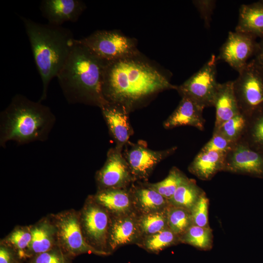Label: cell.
I'll return each mask as SVG.
<instances>
[{"mask_svg": "<svg viewBox=\"0 0 263 263\" xmlns=\"http://www.w3.org/2000/svg\"><path fill=\"white\" fill-rule=\"evenodd\" d=\"M86 8L80 0H42L39 9L48 23L61 26L66 22H76Z\"/></svg>", "mask_w": 263, "mask_h": 263, "instance_id": "cell-15", "label": "cell"}, {"mask_svg": "<svg viewBox=\"0 0 263 263\" xmlns=\"http://www.w3.org/2000/svg\"><path fill=\"white\" fill-rule=\"evenodd\" d=\"M254 58L263 67V38L258 42V50Z\"/></svg>", "mask_w": 263, "mask_h": 263, "instance_id": "cell-38", "label": "cell"}, {"mask_svg": "<svg viewBox=\"0 0 263 263\" xmlns=\"http://www.w3.org/2000/svg\"><path fill=\"white\" fill-rule=\"evenodd\" d=\"M179 243V237L167 227L155 234L142 237L137 244L150 252L158 253Z\"/></svg>", "mask_w": 263, "mask_h": 263, "instance_id": "cell-26", "label": "cell"}, {"mask_svg": "<svg viewBox=\"0 0 263 263\" xmlns=\"http://www.w3.org/2000/svg\"><path fill=\"white\" fill-rule=\"evenodd\" d=\"M170 77L141 55L105 61L102 91L110 103L131 112L136 106L160 92L176 90Z\"/></svg>", "mask_w": 263, "mask_h": 263, "instance_id": "cell-1", "label": "cell"}, {"mask_svg": "<svg viewBox=\"0 0 263 263\" xmlns=\"http://www.w3.org/2000/svg\"><path fill=\"white\" fill-rule=\"evenodd\" d=\"M21 260L12 248L0 243V263H21Z\"/></svg>", "mask_w": 263, "mask_h": 263, "instance_id": "cell-36", "label": "cell"}, {"mask_svg": "<svg viewBox=\"0 0 263 263\" xmlns=\"http://www.w3.org/2000/svg\"><path fill=\"white\" fill-rule=\"evenodd\" d=\"M92 196L112 215H124L134 211L131 192L127 188L97 190Z\"/></svg>", "mask_w": 263, "mask_h": 263, "instance_id": "cell-19", "label": "cell"}, {"mask_svg": "<svg viewBox=\"0 0 263 263\" xmlns=\"http://www.w3.org/2000/svg\"><path fill=\"white\" fill-rule=\"evenodd\" d=\"M42 83L39 100L46 99L49 84L56 77L75 43L73 33L62 26L43 24L21 17Z\"/></svg>", "mask_w": 263, "mask_h": 263, "instance_id": "cell-3", "label": "cell"}, {"mask_svg": "<svg viewBox=\"0 0 263 263\" xmlns=\"http://www.w3.org/2000/svg\"><path fill=\"white\" fill-rule=\"evenodd\" d=\"M180 242L202 250H210L213 245L212 230L210 226L192 225L180 237Z\"/></svg>", "mask_w": 263, "mask_h": 263, "instance_id": "cell-28", "label": "cell"}, {"mask_svg": "<svg viewBox=\"0 0 263 263\" xmlns=\"http://www.w3.org/2000/svg\"><path fill=\"white\" fill-rule=\"evenodd\" d=\"M233 87L242 114L249 117L263 110V67L254 58L239 73Z\"/></svg>", "mask_w": 263, "mask_h": 263, "instance_id": "cell-6", "label": "cell"}, {"mask_svg": "<svg viewBox=\"0 0 263 263\" xmlns=\"http://www.w3.org/2000/svg\"><path fill=\"white\" fill-rule=\"evenodd\" d=\"M105 61L95 56L76 39L56 77L69 103L96 106L109 103L103 94Z\"/></svg>", "mask_w": 263, "mask_h": 263, "instance_id": "cell-2", "label": "cell"}, {"mask_svg": "<svg viewBox=\"0 0 263 263\" xmlns=\"http://www.w3.org/2000/svg\"><path fill=\"white\" fill-rule=\"evenodd\" d=\"M223 171L263 178V153L240 140L226 153Z\"/></svg>", "mask_w": 263, "mask_h": 263, "instance_id": "cell-13", "label": "cell"}, {"mask_svg": "<svg viewBox=\"0 0 263 263\" xmlns=\"http://www.w3.org/2000/svg\"><path fill=\"white\" fill-rule=\"evenodd\" d=\"M188 179L179 169L173 167L163 180L156 183L145 184L169 201L177 188Z\"/></svg>", "mask_w": 263, "mask_h": 263, "instance_id": "cell-29", "label": "cell"}, {"mask_svg": "<svg viewBox=\"0 0 263 263\" xmlns=\"http://www.w3.org/2000/svg\"><path fill=\"white\" fill-rule=\"evenodd\" d=\"M32 238L30 225H17L0 243L12 248L20 259L27 258L26 250Z\"/></svg>", "mask_w": 263, "mask_h": 263, "instance_id": "cell-27", "label": "cell"}, {"mask_svg": "<svg viewBox=\"0 0 263 263\" xmlns=\"http://www.w3.org/2000/svg\"><path fill=\"white\" fill-rule=\"evenodd\" d=\"M204 192L194 180L188 178L177 188L169 202L172 206L183 207L190 211Z\"/></svg>", "mask_w": 263, "mask_h": 263, "instance_id": "cell-24", "label": "cell"}, {"mask_svg": "<svg viewBox=\"0 0 263 263\" xmlns=\"http://www.w3.org/2000/svg\"><path fill=\"white\" fill-rule=\"evenodd\" d=\"M56 118L50 109L17 94L0 114V146L15 141L25 144L48 139Z\"/></svg>", "mask_w": 263, "mask_h": 263, "instance_id": "cell-4", "label": "cell"}, {"mask_svg": "<svg viewBox=\"0 0 263 263\" xmlns=\"http://www.w3.org/2000/svg\"><path fill=\"white\" fill-rule=\"evenodd\" d=\"M56 229L57 245L69 257L91 253L108 255L110 252L98 250L85 241L81 231L79 212L71 209L51 214Z\"/></svg>", "mask_w": 263, "mask_h": 263, "instance_id": "cell-7", "label": "cell"}, {"mask_svg": "<svg viewBox=\"0 0 263 263\" xmlns=\"http://www.w3.org/2000/svg\"><path fill=\"white\" fill-rule=\"evenodd\" d=\"M32 238L26 250L27 258L47 251L57 245L56 229L51 214L30 225Z\"/></svg>", "mask_w": 263, "mask_h": 263, "instance_id": "cell-17", "label": "cell"}, {"mask_svg": "<svg viewBox=\"0 0 263 263\" xmlns=\"http://www.w3.org/2000/svg\"><path fill=\"white\" fill-rule=\"evenodd\" d=\"M258 48V42L255 37L236 31L230 32L217 60L225 62L239 73L245 67L248 60L255 56Z\"/></svg>", "mask_w": 263, "mask_h": 263, "instance_id": "cell-12", "label": "cell"}, {"mask_svg": "<svg viewBox=\"0 0 263 263\" xmlns=\"http://www.w3.org/2000/svg\"><path fill=\"white\" fill-rule=\"evenodd\" d=\"M247 122V117L240 113L214 129L213 133L219 134L227 140L236 143L243 137Z\"/></svg>", "mask_w": 263, "mask_h": 263, "instance_id": "cell-31", "label": "cell"}, {"mask_svg": "<svg viewBox=\"0 0 263 263\" xmlns=\"http://www.w3.org/2000/svg\"><path fill=\"white\" fill-rule=\"evenodd\" d=\"M209 200L204 192L190 210L192 224L209 227L208 209Z\"/></svg>", "mask_w": 263, "mask_h": 263, "instance_id": "cell-33", "label": "cell"}, {"mask_svg": "<svg viewBox=\"0 0 263 263\" xmlns=\"http://www.w3.org/2000/svg\"><path fill=\"white\" fill-rule=\"evenodd\" d=\"M68 257L57 245L47 251L31 257L30 263H69Z\"/></svg>", "mask_w": 263, "mask_h": 263, "instance_id": "cell-34", "label": "cell"}, {"mask_svg": "<svg viewBox=\"0 0 263 263\" xmlns=\"http://www.w3.org/2000/svg\"><path fill=\"white\" fill-rule=\"evenodd\" d=\"M193 3L199 9L202 17L204 19L205 24L209 26L210 18L215 6V2L211 0H197L194 1Z\"/></svg>", "mask_w": 263, "mask_h": 263, "instance_id": "cell-37", "label": "cell"}, {"mask_svg": "<svg viewBox=\"0 0 263 263\" xmlns=\"http://www.w3.org/2000/svg\"><path fill=\"white\" fill-rule=\"evenodd\" d=\"M203 110V108L190 98L183 96L177 107L164 122L163 126L166 129H169L189 126L202 131L205 123Z\"/></svg>", "mask_w": 263, "mask_h": 263, "instance_id": "cell-18", "label": "cell"}, {"mask_svg": "<svg viewBox=\"0 0 263 263\" xmlns=\"http://www.w3.org/2000/svg\"><path fill=\"white\" fill-rule=\"evenodd\" d=\"M130 189L134 210L139 215L163 210L170 206L167 199L145 183L141 185L132 184Z\"/></svg>", "mask_w": 263, "mask_h": 263, "instance_id": "cell-20", "label": "cell"}, {"mask_svg": "<svg viewBox=\"0 0 263 263\" xmlns=\"http://www.w3.org/2000/svg\"><path fill=\"white\" fill-rule=\"evenodd\" d=\"M235 143L232 142L217 133H213L211 139L201 150L215 151L226 153L231 150Z\"/></svg>", "mask_w": 263, "mask_h": 263, "instance_id": "cell-35", "label": "cell"}, {"mask_svg": "<svg viewBox=\"0 0 263 263\" xmlns=\"http://www.w3.org/2000/svg\"><path fill=\"white\" fill-rule=\"evenodd\" d=\"M214 107L216 109L214 129L241 113L235 95L233 81L219 84Z\"/></svg>", "mask_w": 263, "mask_h": 263, "instance_id": "cell-22", "label": "cell"}, {"mask_svg": "<svg viewBox=\"0 0 263 263\" xmlns=\"http://www.w3.org/2000/svg\"><path fill=\"white\" fill-rule=\"evenodd\" d=\"M111 216L109 249L113 250L126 244L138 243L142 236L138 224V214L134 210L124 215Z\"/></svg>", "mask_w": 263, "mask_h": 263, "instance_id": "cell-14", "label": "cell"}, {"mask_svg": "<svg viewBox=\"0 0 263 263\" xmlns=\"http://www.w3.org/2000/svg\"><path fill=\"white\" fill-rule=\"evenodd\" d=\"M79 212V223L86 242L95 249L108 251L109 229L111 222L110 213L89 196Z\"/></svg>", "mask_w": 263, "mask_h": 263, "instance_id": "cell-8", "label": "cell"}, {"mask_svg": "<svg viewBox=\"0 0 263 263\" xmlns=\"http://www.w3.org/2000/svg\"><path fill=\"white\" fill-rule=\"evenodd\" d=\"M125 146L123 155L135 181H146L158 163L177 149L175 146L163 150H154L148 148L143 141L136 143L128 142Z\"/></svg>", "mask_w": 263, "mask_h": 263, "instance_id": "cell-10", "label": "cell"}, {"mask_svg": "<svg viewBox=\"0 0 263 263\" xmlns=\"http://www.w3.org/2000/svg\"><path fill=\"white\" fill-rule=\"evenodd\" d=\"M167 210V208L138 215V224L142 237L155 234L168 227Z\"/></svg>", "mask_w": 263, "mask_h": 263, "instance_id": "cell-30", "label": "cell"}, {"mask_svg": "<svg viewBox=\"0 0 263 263\" xmlns=\"http://www.w3.org/2000/svg\"><path fill=\"white\" fill-rule=\"evenodd\" d=\"M109 130L115 140L116 146L123 150L133 134L130 122V112L124 107L109 103L100 108Z\"/></svg>", "mask_w": 263, "mask_h": 263, "instance_id": "cell-16", "label": "cell"}, {"mask_svg": "<svg viewBox=\"0 0 263 263\" xmlns=\"http://www.w3.org/2000/svg\"><path fill=\"white\" fill-rule=\"evenodd\" d=\"M247 119L246 128L240 140L253 150L263 153V110Z\"/></svg>", "mask_w": 263, "mask_h": 263, "instance_id": "cell-25", "label": "cell"}, {"mask_svg": "<svg viewBox=\"0 0 263 263\" xmlns=\"http://www.w3.org/2000/svg\"><path fill=\"white\" fill-rule=\"evenodd\" d=\"M122 150L115 146L108 150L105 163L96 173L98 190L127 188L135 182Z\"/></svg>", "mask_w": 263, "mask_h": 263, "instance_id": "cell-11", "label": "cell"}, {"mask_svg": "<svg viewBox=\"0 0 263 263\" xmlns=\"http://www.w3.org/2000/svg\"><path fill=\"white\" fill-rule=\"evenodd\" d=\"M168 227L180 237L192 224L190 211L170 205L167 210Z\"/></svg>", "mask_w": 263, "mask_h": 263, "instance_id": "cell-32", "label": "cell"}, {"mask_svg": "<svg viewBox=\"0 0 263 263\" xmlns=\"http://www.w3.org/2000/svg\"><path fill=\"white\" fill-rule=\"evenodd\" d=\"M226 154L201 150L189 165L188 170L201 180H209L218 172L224 170Z\"/></svg>", "mask_w": 263, "mask_h": 263, "instance_id": "cell-21", "label": "cell"}, {"mask_svg": "<svg viewBox=\"0 0 263 263\" xmlns=\"http://www.w3.org/2000/svg\"><path fill=\"white\" fill-rule=\"evenodd\" d=\"M217 57L214 55L200 69L177 87L183 97H187L203 108L214 106L219 83L217 82Z\"/></svg>", "mask_w": 263, "mask_h": 263, "instance_id": "cell-9", "label": "cell"}, {"mask_svg": "<svg viewBox=\"0 0 263 263\" xmlns=\"http://www.w3.org/2000/svg\"><path fill=\"white\" fill-rule=\"evenodd\" d=\"M235 31L263 38V0L241 5Z\"/></svg>", "mask_w": 263, "mask_h": 263, "instance_id": "cell-23", "label": "cell"}, {"mask_svg": "<svg viewBox=\"0 0 263 263\" xmlns=\"http://www.w3.org/2000/svg\"><path fill=\"white\" fill-rule=\"evenodd\" d=\"M77 40L105 61L141 55L137 48V40L118 30H97Z\"/></svg>", "mask_w": 263, "mask_h": 263, "instance_id": "cell-5", "label": "cell"}]
</instances>
